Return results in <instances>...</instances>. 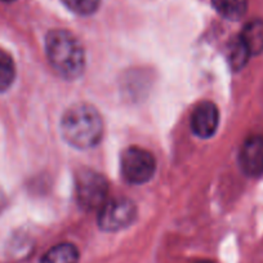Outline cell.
Listing matches in <instances>:
<instances>
[{"mask_svg":"<svg viewBox=\"0 0 263 263\" xmlns=\"http://www.w3.org/2000/svg\"><path fill=\"white\" fill-rule=\"evenodd\" d=\"M63 140L78 150H88L101 142L103 121L97 108L88 103H77L66 110L61 120Z\"/></svg>","mask_w":263,"mask_h":263,"instance_id":"obj_1","label":"cell"},{"mask_svg":"<svg viewBox=\"0 0 263 263\" xmlns=\"http://www.w3.org/2000/svg\"><path fill=\"white\" fill-rule=\"evenodd\" d=\"M45 52L50 66L66 80H75L84 72L85 54L79 40L67 30H52L45 37Z\"/></svg>","mask_w":263,"mask_h":263,"instance_id":"obj_2","label":"cell"},{"mask_svg":"<svg viewBox=\"0 0 263 263\" xmlns=\"http://www.w3.org/2000/svg\"><path fill=\"white\" fill-rule=\"evenodd\" d=\"M75 194L78 204L84 211H96L106 203L108 194V182L102 174L95 171H82L75 182Z\"/></svg>","mask_w":263,"mask_h":263,"instance_id":"obj_3","label":"cell"},{"mask_svg":"<svg viewBox=\"0 0 263 263\" xmlns=\"http://www.w3.org/2000/svg\"><path fill=\"white\" fill-rule=\"evenodd\" d=\"M121 174L130 184H143L150 181L156 171L155 158L147 150L129 147L121 155Z\"/></svg>","mask_w":263,"mask_h":263,"instance_id":"obj_4","label":"cell"},{"mask_svg":"<svg viewBox=\"0 0 263 263\" xmlns=\"http://www.w3.org/2000/svg\"><path fill=\"white\" fill-rule=\"evenodd\" d=\"M137 218L135 203L125 197L106 201L100 209L98 226L106 232H116L130 226Z\"/></svg>","mask_w":263,"mask_h":263,"instance_id":"obj_5","label":"cell"},{"mask_svg":"<svg viewBox=\"0 0 263 263\" xmlns=\"http://www.w3.org/2000/svg\"><path fill=\"white\" fill-rule=\"evenodd\" d=\"M219 112L217 106L209 101H203L194 108L191 115V129L199 138H211L217 132Z\"/></svg>","mask_w":263,"mask_h":263,"instance_id":"obj_6","label":"cell"},{"mask_svg":"<svg viewBox=\"0 0 263 263\" xmlns=\"http://www.w3.org/2000/svg\"><path fill=\"white\" fill-rule=\"evenodd\" d=\"M241 171L249 177L263 174V136H250L244 141L239 153Z\"/></svg>","mask_w":263,"mask_h":263,"instance_id":"obj_7","label":"cell"},{"mask_svg":"<svg viewBox=\"0 0 263 263\" xmlns=\"http://www.w3.org/2000/svg\"><path fill=\"white\" fill-rule=\"evenodd\" d=\"M241 42L249 50L250 55H258L263 52V21L253 20L249 21L239 35Z\"/></svg>","mask_w":263,"mask_h":263,"instance_id":"obj_8","label":"cell"},{"mask_svg":"<svg viewBox=\"0 0 263 263\" xmlns=\"http://www.w3.org/2000/svg\"><path fill=\"white\" fill-rule=\"evenodd\" d=\"M79 252L77 247L69 242H63L48 250L42 258L40 263H78Z\"/></svg>","mask_w":263,"mask_h":263,"instance_id":"obj_9","label":"cell"},{"mask_svg":"<svg viewBox=\"0 0 263 263\" xmlns=\"http://www.w3.org/2000/svg\"><path fill=\"white\" fill-rule=\"evenodd\" d=\"M217 13L230 21H239L248 11V0H212Z\"/></svg>","mask_w":263,"mask_h":263,"instance_id":"obj_10","label":"cell"},{"mask_svg":"<svg viewBox=\"0 0 263 263\" xmlns=\"http://www.w3.org/2000/svg\"><path fill=\"white\" fill-rule=\"evenodd\" d=\"M250 53L239 36L232 39L227 45V60L231 69L239 71L248 63Z\"/></svg>","mask_w":263,"mask_h":263,"instance_id":"obj_11","label":"cell"},{"mask_svg":"<svg viewBox=\"0 0 263 263\" xmlns=\"http://www.w3.org/2000/svg\"><path fill=\"white\" fill-rule=\"evenodd\" d=\"M16 66L13 58L6 50L0 49V92H6L14 82Z\"/></svg>","mask_w":263,"mask_h":263,"instance_id":"obj_12","label":"cell"},{"mask_svg":"<svg viewBox=\"0 0 263 263\" xmlns=\"http://www.w3.org/2000/svg\"><path fill=\"white\" fill-rule=\"evenodd\" d=\"M62 3L75 14L90 16L98 9L101 0H62Z\"/></svg>","mask_w":263,"mask_h":263,"instance_id":"obj_13","label":"cell"},{"mask_svg":"<svg viewBox=\"0 0 263 263\" xmlns=\"http://www.w3.org/2000/svg\"><path fill=\"white\" fill-rule=\"evenodd\" d=\"M0 2H4V3H12L14 0H0Z\"/></svg>","mask_w":263,"mask_h":263,"instance_id":"obj_14","label":"cell"},{"mask_svg":"<svg viewBox=\"0 0 263 263\" xmlns=\"http://www.w3.org/2000/svg\"><path fill=\"white\" fill-rule=\"evenodd\" d=\"M197 263H213V262H211V260H200V262H197Z\"/></svg>","mask_w":263,"mask_h":263,"instance_id":"obj_15","label":"cell"}]
</instances>
